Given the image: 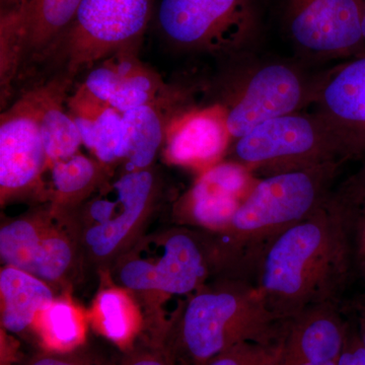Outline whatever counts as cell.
<instances>
[{
    "instance_id": "obj_19",
    "label": "cell",
    "mask_w": 365,
    "mask_h": 365,
    "mask_svg": "<svg viewBox=\"0 0 365 365\" xmlns=\"http://www.w3.org/2000/svg\"><path fill=\"white\" fill-rule=\"evenodd\" d=\"M1 325L9 333L25 332L54 302L51 287L32 274L4 266L0 272Z\"/></svg>"
},
{
    "instance_id": "obj_4",
    "label": "cell",
    "mask_w": 365,
    "mask_h": 365,
    "mask_svg": "<svg viewBox=\"0 0 365 365\" xmlns=\"http://www.w3.org/2000/svg\"><path fill=\"white\" fill-rule=\"evenodd\" d=\"M115 276L123 289L150 297L157 309L160 299L184 304L218 276L212 235L175 227L144 237L118 259Z\"/></svg>"
},
{
    "instance_id": "obj_3",
    "label": "cell",
    "mask_w": 365,
    "mask_h": 365,
    "mask_svg": "<svg viewBox=\"0 0 365 365\" xmlns=\"http://www.w3.org/2000/svg\"><path fill=\"white\" fill-rule=\"evenodd\" d=\"M285 324L253 283L217 276L182 304L160 344L176 365H207L239 343L278 342Z\"/></svg>"
},
{
    "instance_id": "obj_29",
    "label": "cell",
    "mask_w": 365,
    "mask_h": 365,
    "mask_svg": "<svg viewBox=\"0 0 365 365\" xmlns=\"http://www.w3.org/2000/svg\"><path fill=\"white\" fill-rule=\"evenodd\" d=\"M338 365H365V350L359 331L349 329Z\"/></svg>"
},
{
    "instance_id": "obj_6",
    "label": "cell",
    "mask_w": 365,
    "mask_h": 365,
    "mask_svg": "<svg viewBox=\"0 0 365 365\" xmlns=\"http://www.w3.org/2000/svg\"><path fill=\"white\" fill-rule=\"evenodd\" d=\"M351 158L344 136L325 118L297 112L269 120L235 140L228 160L265 178Z\"/></svg>"
},
{
    "instance_id": "obj_30",
    "label": "cell",
    "mask_w": 365,
    "mask_h": 365,
    "mask_svg": "<svg viewBox=\"0 0 365 365\" xmlns=\"http://www.w3.org/2000/svg\"><path fill=\"white\" fill-rule=\"evenodd\" d=\"M28 365H93L85 359L71 354H44L37 356Z\"/></svg>"
},
{
    "instance_id": "obj_10",
    "label": "cell",
    "mask_w": 365,
    "mask_h": 365,
    "mask_svg": "<svg viewBox=\"0 0 365 365\" xmlns=\"http://www.w3.org/2000/svg\"><path fill=\"white\" fill-rule=\"evenodd\" d=\"M78 252L71 227L51 207L11 220L0 230L4 266L32 274L50 287L69 276Z\"/></svg>"
},
{
    "instance_id": "obj_31",
    "label": "cell",
    "mask_w": 365,
    "mask_h": 365,
    "mask_svg": "<svg viewBox=\"0 0 365 365\" xmlns=\"http://www.w3.org/2000/svg\"><path fill=\"white\" fill-rule=\"evenodd\" d=\"M353 253H354V266L359 269L360 273L365 279V235L353 242Z\"/></svg>"
},
{
    "instance_id": "obj_13",
    "label": "cell",
    "mask_w": 365,
    "mask_h": 365,
    "mask_svg": "<svg viewBox=\"0 0 365 365\" xmlns=\"http://www.w3.org/2000/svg\"><path fill=\"white\" fill-rule=\"evenodd\" d=\"M313 83H307L294 66L266 64L245 79L228 105V131L234 140L269 120L300 112L311 104Z\"/></svg>"
},
{
    "instance_id": "obj_2",
    "label": "cell",
    "mask_w": 365,
    "mask_h": 365,
    "mask_svg": "<svg viewBox=\"0 0 365 365\" xmlns=\"http://www.w3.org/2000/svg\"><path fill=\"white\" fill-rule=\"evenodd\" d=\"M341 163L260 178L230 227L211 234L220 275L253 283L264 254L281 235L322 205Z\"/></svg>"
},
{
    "instance_id": "obj_23",
    "label": "cell",
    "mask_w": 365,
    "mask_h": 365,
    "mask_svg": "<svg viewBox=\"0 0 365 365\" xmlns=\"http://www.w3.org/2000/svg\"><path fill=\"white\" fill-rule=\"evenodd\" d=\"M45 344L55 350H66L83 337V319L78 309L66 299H54L36 319Z\"/></svg>"
},
{
    "instance_id": "obj_32",
    "label": "cell",
    "mask_w": 365,
    "mask_h": 365,
    "mask_svg": "<svg viewBox=\"0 0 365 365\" xmlns=\"http://www.w3.org/2000/svg\"><path fill=\"white\" fill-rule=\"evenodd\" d=\"M359 334L365 350V302L359 304Z\"/></svg>"
},
{
    "instance_id": "obj_16",
    "label": "cell",
    "mask_w": 365,
    "mask_h": 365,
    "mask_svg": "<svg viewBox=\"0 0 365 365\" xmlns=\"http://www.w3.org/2000/svg\"><path fill=\"white\" fill-rule=\"evenodd\" d=\"M232 139L225 106L192 109L175 115L170 120L163 155L170 165L202 173L223 160Z\"/></svg>"
},
{
    "instance_id": "obj_11",
    "label": "cell",
    "mask_w": 365,
    "mask_h": 365,
    "mask_svg": "<svg viewBox=\"0 0 365 365\" xmlns=\"http://www.w3.org/2000/svg\"><path fill=\"white\" fill-rule=\"evenodd\" d=\"M285 24L295 47L313 58L365 55L359 0H287Z\"/></svg>"
},
{
    "instance_id": "obj_12",
    "label": "cell",
    "mask_w": 365,
    "mask_h": 365,
    "mask_svg": "<svg viewBox=\"0 0 365 365\" xmlns=\"http://www.w3.org/2000/svg\"><path fill=\"white\" fill-rule=\"evenodd\" d=\"M40 86L26 91L0 117L1 203L38 189L48 170L40 126Z\"/></svg>"
},
{
    "instance_id": "obj_15",
    "label": "cell",
    "mask_w": 365,
    "mask_h": 365,
    "mask_svg": "<svg viewBox=\"0 0 365 365\" xmlns=\"http://www.w3.org/2000/svg\"><path fill=\"white\" fill-rule=\"evenodd\" d=\"M133 48L103 60L91 69L83 85L121 113L146 105H172L176 96L157 72L134 56Z\"/></svg>"
},
{
    "instance_id": "obj_1",
    "label": "cell",
    "mask_w": 365,
    "mask_h": 365,
    "mask_svg": "<svg viewBox=\"0 0 365 365\" xmlns=\"http://www.w3.org/2000/svg\"><path fill=\"white\" fill-rule=\"evenodd\" d=\"M354 267L351 230L330 195L269 247L253 284L287 323L300 312L339 302Z\"/></svg>"
},
{
    "instance_id": "obj_34",
    "label": "cell",
    "mask_w": 365,
    "mask_h": 365,
    "mask_svg": "<svg viewBox=\"0 0 365 365\" xmlns=\"http://www.w3.org/2000/svg\"><path fill=\"white\" fill-rule=\"evenodd\" d=\"M360 14H361L362 31L365 39V0H359Z\"/></svg>"
},
{
    "instance_id": "obj_7",
    "label": "cell",
    "mask_w": 365,
    "mask_h": 365,
    "mask_svg": "<svg viewBox=\"0 0 365 365\" xmlns=\"http://www.w3.org/2000/svg\"><path fill=\"white\" fill-rule=\"evenodd\" d=\"M157 24L175 47L232 54L256 35L258 9L256 0H160Z\"/></svg>"
},
{
    "instance_id": "obj_14",
    "label": "cell",
    "mask_w": 365,
    "mask_h": 365,
    "mask_svg": "<svg viewBox=\"0 0 365 365\" xmlns=\"http://www.w3.org/2000/svg\"><path fill=\"white\" fill-rule=\"evenodd\" d=\"M258 181L246 165L223 160L200 173L179 199L174 208L177 222L210 234L222 232Z\"/></svg>"
},
{
    "instance_id": "obj_26",
    "label": "cell",
    "mask_w": 365,
    "mask_h": 365,
    "mask_svg": "<svg viewBox=\"0 0 365 365\" xmlns=\"http://www.w3.org/2000/svg\"><path fill=\"white\" fill-rule=\"evenodd\" d=\"M365 155V153H364ZM331 200L339 208L351 230L352 242L365 235V158L351 177L332 190Z\"/></svg>"
},
{
    "instance_id": "obj_25",
    "label": "cell",
    "mask_w": 365,
    "mask_h": 365,
    "mask_svg": "<svg viewBox=\"0 0 365 365\" xmlns=\"http://www.w3.org/2000/svg\"><path fill=\"white\" fill-rule=\"evenodd\" d=\"M91 153L96 160L112 169L126 158L124 115L109 104L105 106L96 120Z\"/></svg>"
},
{
    "instance_id": "obj_28",
    "label": "cell",
    "mask_w": 365,
    "mask_h": 365,
    "mask_svg": "<svg viewBox=\"0 0 365 365\" xmlns=\"http://www.w3.org/2000/svg\"><path fill=\"white\" fill-rule=\"evenodd\" d=\"M119 365H176L162 344L143 346L127 353Z\"/></svg>"
},
{
    "instance_id": "obj_21",
    "label": "cell",
    "mask_w": 365,
    "mask_h": 365,
    "mask_svg": "<svg viewBox=\"0 0 365 365\" xmlns=\"http://www.w3.org/2000/svg\"><path fill=\"white\" fill-rule=\"evenodd\" d=\"M50 199L57 213L72 210L97 192L113 176L112 168L81 153L53 163Z\"/></svg>"
},
{
    "instance_id": "obj_24",
    "label": "cell",
    "mask_w": 365,
    "mask_h": 365,
    "mask_svg": "<svg viewBox=\"0 0 365 365\" xmlns=\"http://www.w3.org/2000/svg\"><path fill=\"white\" fill-rule=\"evenodd\" d=\"M96 311L103 332L115 342H126L135 332L136 309L123 288L103 290L96 300Z\"/></svg>"
},
{
    "instance_id": "obj_27",
    "label": "cell",
    "mask_w": 365,
    "mask_h": 365,
    "mask_svg": "<svg viewBox=\"0 0 365 365\" xmlns=\"http://www.w3.org/2000/svg\"><path fill=\"white\" fill-rule=\"evenodd\" d=\"M207 365H284L283 338L275 343H239Z\"/></svg>"
},
{
    "instance_id": "obj_17",
    "label": "cell",
    "mask_w": 365,
    "mask_h": 365,
    "mask_svg": "<svg viewBox=\"0 0 365 365\" xmlns=\"http://www.w3.org/2000/svg\"><path fill=\"white\" fill-rule=\"evenodd\" d=\"M311 104L340 132L353 155L365 153V55L335 66L313 83Z\"/></svg>"
},
{
    "instance_id": "obj_18",
    "label": "cell",
    "mask_w": 365,
    "mask_h": 365,
    "mask_svg": "<svg viewBox=\"0 0 365 365\" xmlns=\"http://www.w3.org/2000/svg\"><path fill=\"white\" fill-rule=\"evenodd\" d=\"M339 309V302H325L288 319L283 335L284 359L338 361L349 332Z\"/></svg>"
},
{
    "instance_id": "obj_20",
    "label": "cell",
    "mask_w": 365,
    "mask_h": 365,
    "mask_svg": "<svg viewBox=\"0 0 365 365\" xmlns=\"http://www.w3.org/2000/svg\"><path fill=\"white\" fill-rule=\"evenodd\" d=\"M71 78L66 73L40 86V126L48 168L76 155L83 145L78 127L64 106Z\"/></svg>"
},
{
    "instance_id": "obj_9",
    "label": "cell",
    "mask_w": 365,
    "mask_h": 365,
    "mask_svg": "<svg viewBox=\"0 0 365 365\" xmlns=\"http://www.w3.org/2000/svg\"><path fill=\"white\" fill-rule=\"evenodd\" d=\"M83 0H1V95L9 96L21 64L52 54Z\"/></svg>"
},
{
    "instance_id": "obj_8",
    "label": "cell",
    "mask_w": 365,
    "mask_h": 365,
    "mask_svg": "<svg viewBox=\"0 0 365 365\" xmlns=\"http://www.w3.org/2000/svg\"><path fill=\"white\" fill-rule=\"evenodd\" d=\"M153 0H83L52 54H61L68 76L93 68L133 48L150 20Z\"/></svg>"
},
{
    "instance_id": "obj_5",
    "label": "cell",
    "mask_w": 365,
    "mask_h": 365,
    "mask_svg": "<svg viewBox=\"0 0 365 365\" xmlns=\"http://www.w3.org/2000/svg\"><path fill=\"white\" fill-rule=\"evenodd\" d=\"M158 182L150 169L113 176L67 220L79 252L93 263L118 260L136 241L153 211Z\"/></svg>"
},
{
    "instance_id": "obj_33",
    "label": "cell",
    "mask_w": 365,
    "mask_h": 365,
    "mask_svg": "<svg viewBox=\"0 0 365 365\" xmlns=\"http://www.w3.org/2000/svg\"><path fill=\"white\" fill-rule=\"evenodd\" d=\"M284 365H338V361L309 362L299 361V360H287L284 359Z\"/></svg>"
},
{
    "instance_id": "obj_22",
    "label": "cell",
    "mask_w": 365,
    "mask_h": 365,
    "mask_svg": "<svg viewBox=\"0 0 365 365\" xmlns=\"http://www.w3.org/2000/svg\"><path fill=\"white\" fill-rule=\"evenodd\" d=\"M170 105H146L123 113L126 128L127 170L150 169L172 118L168 116Z\"/></svg>"
}]
</instances>
